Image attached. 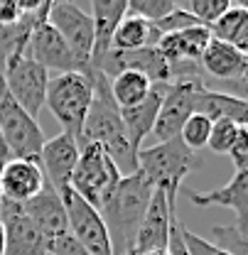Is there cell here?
<instances>
[{"label":"cell","instance_id":"1","mask_svg":"<svg viewBox=\"0 0 248 255\" xmlns=\"http://www.w3.org/2000/svg\"><path fill=\"white\" fill-rule=\"evenodd\" d=\"M84 74H89L93 84V98L76 142L79 145H84V142L101 145L108 152V157L113 159V164L118 167V172L128 177V174L138 172V152L128 142L123 121H121V108L111 98V79L93 66H86Z\"/></svg>","mask_w":248,"mask_h":255},{"label":"cell","instance_id":"2","mask_svg":"<svg viewBox=\"0 0 248 255\" xmlns=\"http://www.w3.org/2000/svg\"><path fill=\"white\" fill-rule=\"evenodd\" d=\"M153 191H155L153 184L140 172H133L123 177L116 184V189L101 201L98 214L106 223L113 255L133 253V241H135L138 226L150 206Z\"/></svg>","mask_w":248,"mask_h":255},{"label":"cell","instance_id":"3","mask_svg":"<svg viewBox=\"0 0 248 255\" xmlns=\"http://www.w3.org/2000/svg\"><path fill=\"white\" fill-rule=\"evenodd\" d=\"M202 167H204L202 157L192 152L180 137L157 142L150 147H140L138 152V172L153 184V189H162L170 196H177L189 172Z\"/></svg>","mask_w":248,"mask_h":255},{"label":"cell","instance_id":"4","mask_svg":"<svg viewBox=\"0 0 248 255\" xmlns=\"http://www.w3.org/2000/svg\"><path fill=\"white\" fill-rule=\"evenodd\" d=\"M93 98V84L89 74L84 71H66L57 74L47 84L44 106L52 111V116L59 121L62 132H69L71 137L79 140L84 118L89 113Z\"/></svg>","mask_w":248,"mask_h":255},{"label":"cell","instance_id":"5","mask_svg":"<svg viewBox=\"0 0 248 255\" xmlns=\"http://www.w3.org/2000/svg\"><path fill=\"white\" fill-rule=\"evenodd\" d=\"M121 179H123V174L118 172V167L113 164V159L108 157V152L101 145H96V142L79 145V159L71 172L69 187L86 204L98 209L101 201L116 189V184Z\"/></svg>","mask_w":248,"mask_h":255},{"label":"cell","instance_id":"6","mask_svg":"<svg viewBox=\"0 0 248 255\" xmlns=\"http://www.w3.org/2000/svg\"><path fill=\"white\" fill-rule=\"evenodd\" d=\"M2 81H5V91L10 98L37 121L39 111L44 108V94H47V84H49V71L37 62H32L30 57L15 54L10 59H5L2 66Z\"/></svg>","mask_w":248,"mask_h":255},{"label":"cell","instance_id":"7","mask_svg":"<svg viewBox=\"0 0 248 255\" xmlns=\"http://www.w3.org/2000/svg\"><path fill=\"white\" fill-rule=\"evenodd\" d=\"M0 137L10 152V159H30L37 162L44 145V132L39 123L27 116L7 91L0 94Z\"/></svg>","mask_w":248,"mask_h":255},{"label":"cell","instance_id":"8","mask_svg":"<svg viewBox=\"0 0 248 255\" xmlns=\"http://www.w3.org/2000/svg\"><path fill=\"white\" fill-rule=\"evenodd\" d=\"M44 20L59 32V37L66 42V47L71 49L74 59L81 64L84 71L91 62L93 42H96L91 15L84 12L74 0H54Z\"/></svg>","mask_w":248,"mask_h":255},{"label":"cell","instance_id":"9","mask_svg":"<svg viewBox=\"0 0 248 255\" xmlns=\"http://www.w3.org/2000/svg\"><path fill=\"white\" fill-rule=\"evenodd\" d=\"M59 196H62L64 211H66L69 233L84 246V251L89 255H113L108 231H106V223L101 219L98 209L86 204L76 191H71V187L59 191Z\"/></svg>","mask_w":248,"mask_h":255},{"label":"cell","instance_id":"10","mask_svg":"<svg viewBox=\"0 0 248 255\" xmlns=\"http://www.w3.org/2000/svg\"><path fill=\"white\" fill-rule=\"evenodd\" d=\"M177 196H170L162 189L153 191L150 206L138 226L135 241H133V253L130 255H150L165 253L167 241H170V228L177 221Z\"/></svg>","mask_w":248,"mask_h":255},{"label":"cell","instance_id":"11","mask_svg":"<svg viewBox=\"0 0 248 255\" xmlns=\"http://www.w3.org/2000/svg\"><path fill=\"white\" fill-rule=\"evenodd\" d=\"M199 69L204 76H212L219 84H229V96L244 98L246 101V74H248V54L219 42L212 37V42L207 44L202 59H199Z\"/></svg>","mask_w":248,"mask_h":255},{"label":"cell","instance_id":"12","mask_svg":"<svg viewBox=\"0 0 248 255\" xmlns=\"http://www.w3.org/2000/svg\"><path fill=\"white\" fill-rule=\"evenodd\" d=\"M204 84V79H177L170 81L167 94L160 103L155 118V128H153V137H157V142H167L172 137L180 135V130L185 126V121L189 116H194V94L197 86Z\"/></svg>","mask_w":248,"mask_h":255},{"label":"cell","instance_id":"13","mask_svg":"<svg viewBox=\"0 0 248 255\" xmlns=\"http://www.w3.org/2000/svg\"><path fill=\"white\" fill-rule=\"evenodd\" d=\"M0 228H2V255H47V243L22 204L2 199L0 204Z\"/></svg>","mask_w":248,"mask_h":255},{"label":"cell","instance_id":"14","mask_svg":"<svg viewBox=\"0 0 248 255\" xmlns=\"http://www.w3.org/2000/svg\"><path fill=\"white\" fill-rule=\"evenodd\" d=\"M25 54L30 57L32 62H37L39 66H44L47 71H81V64L74 59L71 49L66 47L59 32L54 30L47 20L37 22L30 32V39L25 44Z\"/></svg>","mask_w":248,"mask_h":255},{"label":"cell","instance_id":"15","mask_svg":"<svg viewBox=\"0 0 248 255\" xmlns=\"http://www.w3.org/2000/svg\"><path fill=\"white\" fill-rule=\"evenodd\" d=\"M76 159H79L76 137H71L69 132H59V135L44 140V145L39 150V157H37V164L44 174V182L54 191H64L69 187Z\"/></svg>","mask_w":248,"mask_h":255},{"label":"cell","instance_id":"16","mask_svg":"<svg viewBox=\"0 0 248 255\" xmlns=\"http://www.w3.org/2000/svg\"><path fill=\"white\" fill-rule=\"evenodd\" d=\"M22 211L30 216V221L37 226V231L42 233L44 243L54 241L57 236H62L69 231V223H66V211H64L62 196L59 191H54L47 182L42 191L37 196H32L30 201L22 204Z\"/></svg>","mask_w":248,"mask_h":255},{"label":"cell","instance_id":"17","mask_svg":"<svg viewBox=\"0 0 248 255\" xmlns=\"http://www.w3.org/2000/svg\"><path fill=\"white\" fill-rule=\"evenodd\" d=\"M212 42V32L207 25H194L175 34H162L155 49L162 54V59L175 66V64H199L207 44Z\"/></svg>","mask_w":248,"mask_h":255},{"label":"cell","instance_id":"18","mask_svg":"<svg viewBox=\"0 0 248 255\" xmlns=\"http://www.w3.org/2000/svg\"><path fill=\"white\" fill-rule=\"evenodd\" d=\"M0 187L2 196L15 204H25L37 196L44 187V174L37 162L30 159H7L0 169Z\"/></svg>","mask_w":248,"mask_h":255},{"label":"cell","instance_id":"19","mask_svg":"<svg viewBox=\"0 0 248 255\" xmlns=\"http://www.w3.org/2000/svg\"><path fill=\"white\" fill-rule=\"evenodd\" d=\"M189 201L197 206H226L236 214V226L248 228V172H234L219 189L189 191Z\"/></svg>","mask_w":248,"mask_h":255},{"label":"cell","instance_id":"20","mask_svg":"<svg viewBox=\"0 0 248 255\" xmlns=\"http://www.w3.org/2000/svg\"><path fill=\"white\" fill-rule=\"evenodd\" d=\"M167 86H170V84H153V86H150V94L145 96L143 103L121 111V121H123L128 142H130V147H133L135 152H140L143 140H145V137L153 132V128H155L157 111H160V103H162V98L167 94Z\"/></svg>","mask_w":248,"mask_h":255},{"label":"cell","instance_id":"21","mask_svg":"<svg viewBox=\"0 0 248 255\" xmlns=\"http://www.w3.org/2000/svg\"><path fill=\"white\" fill-rule=\"evenodd\" d=\"M194 113L207 116L212 123L214 121H234L239 126H246L248 103L244 98L229 96L224 91H214L207 84H199L197 94H194Z\"/></svg>","mask_w":248,"mask_h":255},{"label":"cell","instance_id":"22","mask_svg":"<svg viewBox=\"0 0 248 255\" xmlns=\"http://www.w3.org/2000/svg\"><path fill=\"white\" fill-rule=\"evenodd\" d=\"M125 12H128V0H91V22H93V32H96L91 62L101 59L111 49L113 30L123 20Z\"/></svg>","mask_w":248,"mask_h":255},{"label":"cell","instance_id":"23","mask_svg":"<svg viewBox=\"0 0 248 255\" xmlns=\"http://www.w3.org/2000/svg\"><path fill=\"white\" fill-rule=\"evenodd\" d=\"M157 42H160V34L153 27V22L125 12L123 20L113 30L111 49H116V52H133V49H143V47H155Z\"/></svg>","mask_w":248,"mask_h":255},{"label":"cell","instance_id":"24","mask_svg":"<svg viewBox=\"0 0 248 255\" xmlns=\"http://www.w3.org/2000/svg\"><path fill=\"white\" fill-rule=\"evenodd\" d=\"M212 37L241 52L248 49V7H229L217 22L209 25Z\"/></svg>","mask_w":248,"mask_h":255},{"label":"cell","instance_id":"25","mask_svg":"<svg viewBox=\"0 0 248 255\" xmlns=\"http://www.w3.org/2000/svg\"><path fill=\"white\" fill-rule=\"evenodd\" d=\"M150 81L138 74V71H121L116 76H111V98L116 101V106L123 108H133L138 103L145 101V96L150 94Z\"/></svg>","mask_w":248,"mask_h":255},{"label":"cell","instance_id":"26","mask_svg":"<svg viewBox=\"0 0 248 255\" xmlns=\"http://www.w3.org/2000/svg\"><path fill=\"white\" fill-rule=\"evenodd\" d=\"M214 246L231 255H248V228L241 226H214L212 228Z\"/></svg>","mask_w":248,"mask_h":255},{"label":"cell","instance_id":"27","mask_svg":"<svg viewBox=\"0 0 248 255\" xmlns=\"http://www.w3.org/2000/svg\"><path fill=\"white\" fill-rule=\"evenodd\" d=\"M209 132H212V121H209L207 116L194 113V116H189V118L185 121V126H182V130H180L177 137L185 142L192 152H197V150L207 147Z\"/></svg>","mask_w":248,"mask_h":255},{"label":"cell","instance_id":"28","mask_svg":"<svg viewBox=\"0 0 248 255\" xmlns=\"http://www.w3.org/2000/svg\"><path fill=\"white\" fill-rule=\"evenodd\" d=\"M239 123L234 121H214L212 123V132H209V140H207V147L217 155H229L236 135H239Z\"/></svg>","mask_w":248,"mask_h":255},{"label":"cell","instance_id":"29","mask_svg":"<svg viewBox=\"0 0 248 255\" xmlns=\"http://www.w3.org/2000/svg\"><path fill=\"white\" fill-rule=\"evenodd\" d=\"M172 10H175L172 0H128V15L143 17L148 22H157Z\"/></svg>","mask_w":248,"mask_h":255},{"label":"cell","instance_id":"30","mask_svg":"<svg viewBox=\"0 0 248 255\" xmlns=\"http://www.w3.org/2000/svg\"><path fill=\"white\" fill-rule=\"evenodd\" d=\"M229 7H234L231 0H189V7H187V10H189L202 25L209 27L212 22H217Z\"/></svg>","mask_w":248,"mask_h":255},{"label":"cell","instance_id":"31","mask_svg":"<svg viewBox=\"0 0 248 255\" xmlns=\"http://www.w3.org/2000/svg\"><path fill=\"white\" fill-rule=\"evenodd\" d=\"M194 25H202L189 10H172V12H167L165 17H160L157 22H153V27L157 30V34L162 37V34H175V32H182L187 27H194Z\"/></svg>","mask_w":248,"mask_h":255},{"label":"cell","instance_id":"32","mask_svg":"<svg viewBox=\"0 0 248 255\" xmlns=\"http://www.w3.org/2000/svg\"><path fill=\"white\" fill-rule=\"evenodd\" d=\"M182 241H185L187 255H231V253H226V251H221V248H217L212 241L192 233L185 223H182Z\"/></svg>","mask_w":248,"mask_h":255},{"label":"cell","instance_id":"33","mask_svg":"<svg viewBox=\"0 0 248 255\" xmlns=\"http://www.w3.org/2000/svg\"><path fill=\"white\" fill-rule=\"evenodd\" d=\"M229 157L234 162V169L236 172H248V128L241 126L239 128V135L229 150Z\"/></svg>","mask_w":248,"mask_h":255},{"label":"cell","instance_id":"34","mask_svg":"<svg viewBox=\"0 0 248 255\" xmlns=\"http://www.w3.org/2000/svg\"><path fill=\"white\" fill-rule=\"evenodd\" d=\"M47 253L49 255H89L84 251V246H81L69 231L47 243Z\"/></svg>","mask_w":248,"mask_h":255},{"label":"cell","instance_id":"35","mask_svg":"<svg viewBox=\"0 0 248 255\" xmlns=\"http://www.w3.org/2000/svg\"><path fill=\"white\" fill-rule=\"evenodd\" d=\"M172 5H175L177 10H187V7H189V0H172Z\"/></svg>","mask_w":248,"mask_h":255},{"label":"cell","instance_id":"36","mask_svg":"<svg viewBox=\"0 0 248 255\" xmlns=\"http://www.w3.org/2000/svg\"><path fill=\"white\" fill-rule=\"evenodd\" d=\"M231 5H234V7H246L248 0H231Z\"/></svg>","mask_w":248,"mask_h":255},{"label":"cell","instance_id":"37","mask_svg":"<svg viewBox=\"0 0 248 255\" xmlns=\"http://www.w3.org/2000/svg\"><path fill=\"white\" fill-rule=\"evenodd\" d=\"M2 199H5V196H2V187H0V204H2Z\"/></svg>","mask_w":248,"mask_h":255}]
</instances>
